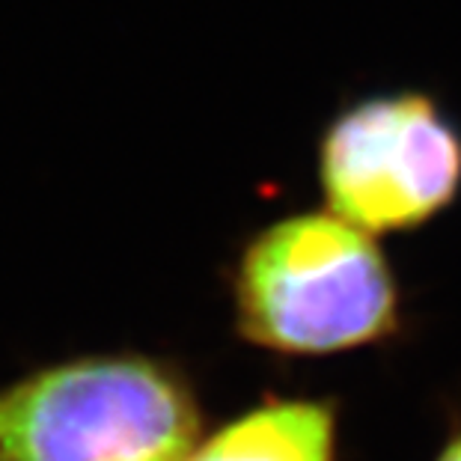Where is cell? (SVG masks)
<instances>
[{
    "instance_id": "1",
    "label": "cell",
    "mask_w": 461,
    "mask_h": 461,
    "mask_svg": "<svg viewBox=\"0 0 461 461\" xmlns=\"http://www.w3.org/2000/svg\"><path fill=\"white\" fill-rule=\"evenodd\" d=\"M232 328L277 357H333L402 330V292L375 235L330 209L292 212L241 244L230 271Z\"/></svg>"
},
{
    "instance_id": "2",
    "label": "cell",
    "mask_w": 461,
    "mask_h": 461,
    "mask_svg": "<svg viewBox=\"0 0 461 461\" xmlns=\"http://www.w3.org/2000/svg\"><path fill=\"white\" fill-rule=\"evenodd\" d=\"M203 423L188 372L146 351L77 355L0 384V461H185Z\"/></svg>"
},
{
    "instance_id": "3",
    "label": "cell",
    "mask_w": 461,
    "mask_h": 461,
    "mask_svg": "<svg viewBox=\"0 0 461 461\" xmlns=\"http://www.w3.org/2000/svg\"><path fill=\"white\" fill-rule=\"evenodd\" d=\"M316 179L325 209L357 230L414 232L461 197V125L423 90L366 95L330 116Z\"/></svg>"
},
{
    "instance_id": "4",
    "label": "cell",
    "mask_w": 461,
    "mask_h": 461,
    "mask_svg": "<svg viewBox=\"0 0 461 461\" xmlns=\"http://www.w3.org/2000/svg\"><path fill=\"white\" fill-rule=\"evenodd\" d=\"M185 461H339V405L328 396H265L203 431Z\"/></svg>"
},
{
    "instance_id": "5",
    "label": "cell",
    "mask_w": 461,
    "mask_h": 461,
    "mask_svg": "<svg viewBox=\"0 0 461 461\" xmlns=\"http://www.w3.org/2000/svg\"><path fill=\"white\" fill-rule=\"evenodd\" d=\"M431 461H461V420L449 426L447 438L440 440L438 453L431 456Z\"/></svg>"
}]
</instances>
